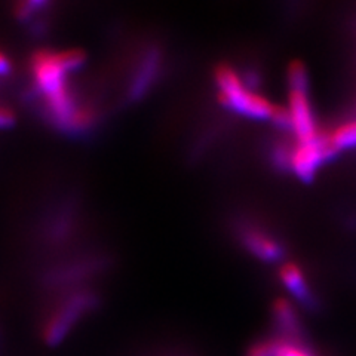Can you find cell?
<instances>
[{
    "mask_svg": "<svg viewBox=\"0 0 356 356\" xmlns=\"http://www.w3.org/2000/svg\"><path fill=\"white\" fill-rule=\"evenodd\" d=\"M280 280L289 294L307 309L316 307V297L312 293L306 276L296 263H284L280 270Z\"/></svg>",
    "mask_w": 356,
    "mask_h": 356,
    "instance_id": "52a82bcc",
    "label": "cell"
},
{
    "mask_svg": "<svg viewBox=\"0 0 356 356\" xmlns=\"http://www.w3.org/2000/svg\"><path fill=\"white\" fill-rule=\"evenodd\" d=\"M241 241L251 254L263 261H277L284 257V247L261 229L245 226L241 230Z\"/></svg>",
    "mask_w": 356,
    "mask_h": 356,
    "instance_id": "8992f818",
    "label": "cell"
},
{
    "mask_svg": "<svg viewBox=\"0 0 356 356\" xmlns=\"http://www.w3.org/2000/svg\"><path fill=\"white\" fill-rule=\"evenodd\" d=\"M309 91L302 89H289V116H291V131L300 144L316 141L321 134L316 127V120L309 102Z\"/></svg>",
    "mask_w": 356,
    "mask_h": 356,
    "instance_id": "5b68a950",
    "label": "cell"
},
{
    "mask_svg": "<svg viewBox=\"0 0 356 356\" xmlns=\"http://www.w3.org/2000/svg\"><path fill=\"white\" fill-rule=\"evenodd\" d=\"M13 69V64H10V60L5 52L0 51V76H5Z\"/></svg>",
    "mask_w": 356,
    "mask_h": 356,
    "instance_id": "9a60e30c",
    "label": "cell"
},
{
    "mask_svg": "<svg viewBox=\"0 0 356 356\" xmlns=\"http://www.w3.org/2000/svg\"><path fill=\"white\" fill-rule=\"evenodd\" d=\"M15 124V115L14 111L5 107V106H0V129L3 128H9Z\"/></svg>",
    "mask_w": 356,
    "mask_h": 356,
    "instance_id": "5bb4252c",
    "label": "cell"
},
{
    "mask_svg": "<svg viewBox=\"0 0 356 356\" xmlns=\"http://www.w3.org/2000/svg\"><path fill=\"white\" fill-rule=\"evenodd\" d=\"M276 356H314L303 344L288 341L285 339L277 340Z\"/></svg>",
    "mask_w": 356,
    "mask_h": 356,
    "instance_id": "8fae6325",
    "label": "cell"
},
{
    "mask_svg": "<svg viewBox=\"0 0 356 356\" xmlns=\"http://www.w3.org/2000/svg\"><path fill=\"white\" fill-rule=\"evenodd\" d=\"M95 305V297L91 294H76L67 298L57 309H55L47 319L42 330L43 340L49 346L61 343L73 327L85 316L88 310Z\"/></svg>",
    "mask_w": 356,
    "mask_h": 356,
    "instance_id": "3957f363",
    "label": "cell"
},
{
    "mask_svg": "<svg viewBox=\"0 0 356 356\" xmlns=\"http://www.w3.org/2000/svg\"><path fill=\"white\" fill-rule=\"evenodd\" d=\"M218 88V103L235 113L251 119H270L275 106L264 97L252 92L229 64H218L214 70Z\"/></svg>",
    "mask_w": 356,
    "mask_h": 356,
    "instance_id": "7a4b0ae2",
    "label": "cell"
},
{
    "mask_svg": "<svg viewBox=\"0 0 356 356\" xmlns=\"http://www.w3.org/2000/svg\"><path fill=\"white\" fill-rule=\"evenodd\" d=\"M83 51L40 49L31 57L30 69L36 86L47 102L51 116L63 128L83 131L92 124V111L77 104L69 88V74L85 64Z\"/></svg>",
    "mask_w": 356,
    "mask_h": 356,
    "instance_id": "6da1fadb",
    "label": "cell"
},
{
    "mask_svg": "<svg viewBox=\"0 0 356 356\" xmlns=\"http://www.w3.org/2000/svg\"><path fill=\"white\" fill-rule=\"evenodd\" d=\"M273 318L277 330L284 334L285 340L293 343L302 341V322H300L297 310L291 302H288L286 298H276L273 303Z\"/></svg>",
    "mask_w": 356,
    "mask_h": 356,
    "instance_id": "ba28073f",
    "label": "cell"
},
{
    "mask_svg": "<svg viewBox=\"0 0 356 356\" xmlns=\"http://www.w3.org/2000/svg\"><path fill=\"white\" fill-rule=\"evenodd\" d=\"M339 153L331 136L321 134V137L314 143H306L296 146L289 150L288 168L291 170L297 178L303 181L314 180L318 170L322 165L331 161Z\"/></svg>",
    "mask_w": 356,
    "mask_h": 356,
    "instance_id": "277c9868",
    "label": "cell"
},
{
    "mask_svg": "<svg viewBox=\"0 0 356 356\" xmlns=\"http://www.w3.org/2000/svg\"><path fill=\"white\" fill-rule=\"evenodd\" d=\"M42 6H47V3L43 2H26V3H18L15 6V15L19 19H29L33 14H35V10H38V8Z\"/></svg>",
    "mask_w": 356,
    "mask_h": 356,
    "instance_id": "4fadbf2b",
    "label": "cell"
},
{
    "mask_svg": "<svg viewBox=\"0 0 356 356\" xmlns=\"http://www.w3.org/2000/svg\"><path fill=\"white\" fill-rule=\"evenodd\" d=\"M288 86L289 89H302V91H309V76L307 70L302 61H293L288 65Z\"/></svg>",
    "mask_w": 356,
    "mask_h": 356,
    "instance_id": "30bf717a",
    "label": "cell"
},
{
    "mask_svg": "<svg viewBox=\"0 0 356 356\" xmlns=\"http://www.w3.org/2000/svg\"><path fill=\"white\" fill-rule=\"evenodd\" d=\"M331 138L339 152L343 149L356 147V120L337 128L331 134Z\"/></svg>",
    "mask_w": 356,
    "mask_h": 356,
    "instance_id": "9c48e42d",
    "label": "cell"
},
{
    "mask_svg": "<svg viewBox=\"0 0 356 356\" xmlns=\"http://www.w3.org/2000/svg\"><path fill=\"white\" fill-rule=\"evenodd\" d=\"M277 340H263L252 344L247 356H276Z\"/></svg>",
    "mask_w": 356,
    "mask_h": 356,
    "instance_id": "7c38bea8",
    "label": "cell"
}]
</instances>
